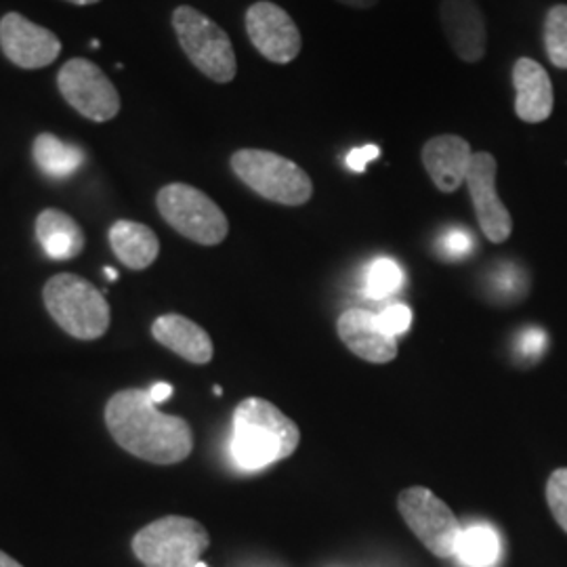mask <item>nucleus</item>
<instances>
[{
    "label": "nucleus",
    "mask_w": 567,
    "mask_h": 567,
    "mask_svg": "<svg viewBox=\"0 0 567 567\" xmlns=\"http://www.w3.org/2000/svg\"><path fill=\"white\" fill-rule=\"evenodd\" d=\"M246 34L265 60L286 65L297 60L303 49L299 25L280 4L259 0L246 11Z\"/></svg>",
    "instance_id": "10"
},
{
    "label": "nucleus",
    "mask_w": 567,
    "mask_h": 567,
    "mask_svg": "<svg viewBox=\"0 0 567 567\" xmlns=\"http://www.w3.org/2000/svg\"><path fill=\"white\" fill-rule=\"evenodd\" d=\"M210 545L206 527L182 515H168L142 527L131 548L145 567H194Z\"/></svg>",
    "instance_id": "5"
},
{
    "label": "nucleus",
    "mask_w": 567,
    "mask_h": 567,
    "mask_svg": "<svg viewBox=\"0 0 567 567\" xmlns=\"http://www.w3.org/2000/svg\"><path fill=\"white\" fill-rule=\"evenodd\" d=\"M400 515L405 526L425 545L435 557L450 559L456 555L461 540V524L452 508L437 498L429 487H405L398 498Z\"/></svg>",
    "instance_id": "8"
},
{
    "label": "nucleus",
    "mask_w": 567,
    "mask_h": 567,
    "mask_svg": "<svg viewBox=\"0 0 567 567\" xmlns=\"http://www.w3.org/2000/svg\"><path fill=\"white\" fill-rule=\"evenodd\" d=\"M42 299L51 318L74 339H102L112 322L102 290L76 274L53 276L42 288Z\"/></svg>",
    "instance_id": "3"
},
{
    "label": "nucleus",
    "mask_w": 567,
    "mask_h": 567,
    "mask_svg": "<svg viewBox=\"0 0 567 567\" xmlns=\"http://www.w3.org/2000/svg\"><path fill=\"white\" fill-rule=\"evenodd\" d=\"M105 425L122 450L154 465H177L194 450L192 426L161 412L147 389L114 393L105 405Z\"/></svg>",
    "instance_id": "1"
},
{
    "label": "nucleus",
    "mask_w": 567,
    "mask_h": 567,
    "mask_svg": "<svg viewBox=\"0 0 567 567\" xmlns=\"http://www.w3.org/2000/svg\"><path fill=\"white\" fill-rule=\"evenodd\" d=\"M547 503L555 522L567 532V468L550 473L547 482Z\"/></svg>",
    "instance_id": "24"
},
{
    "label": "nucleus",
    "mask_w": 567,
    "mask_h": 567,
    "mask_svg": "<svg viewBox=\"0 0 567 567\" xmlns=\"http://www.w3.org/2000/svg\"><path fill=\"white\" fill-rule=\"evenodd\" d=\"M379 316V322L385 328L386 332L391 337H398V334H404L408 332V328L412 324V311L402 303L389 305L386 309H383Z\"/></svg>",
    "instance_id": "25"
},
{
    "label": "nucleus",
    "mask_w": 567,
    "mask_h": 567,
    "mask_svg": "<svg viewBox=\"0 0 567 567\" xmlns=\"http://www.w3.org/2000/svg\"><path fill=\"white\" fill-rule=\"evenodd\" d=\"M440 20L456 58L466 63L484 60L487 49L486 18L477 0H442Z\"/></svg>",
    "instance_id": "13"
},
{
    "label": "nucleus",
    "mask_w": 567,
    "mask_h": 567,
    "mask_svg": "<svg viewBox=\"0 0 567 567\" xmlns=\"http://www.w3.org/2000/svg\"><path fill=\"white\" fill-rule=\"evenodd\" d=\"M337 332L347 349L370 364H389L398 358V341L365 309H349L337 322Z\"/></svg>",
    "instance_id": "14"
},
{
    "label": "nucleus",
    "mask_w": 567,
    "mask_h": 567,
    "mask_svg": "<svg viewBox=\"0 0 567 567\" xmlns=\"http://www.w3.org/2000/svg\"><path fill=\"white\" fill-rule=\"evenodd\" d=\"M32 156L37 166L51 179H68L84 164V152L79 145L63 142L51 133H41L34 140Z\"/></svg>",
    "instance_id": "20"
},
{
    "label": "nucleus",
    "mask_w": 567,
    "mask_h": 567,
    "mask_svg": "<svg viewBox=\"0 0 567 567\" xmlns=\"http://www.w3.org/2000/svg\"><path fill=\"white\" fill-rule=\"evenodd\" d=\"M107 238L118 261L135 271L147 269L161 255L158 236L147 225L137 221H116L110 227Z\"/></svg>",
    "instance_id": "19"
},
{
    "label": "nucleus",
    "mask_w": 567,
    "mask_h": 567,
    "mask_svg": "<svg viewBox=\"0 0 567 567\" xmlns=\"http://www.w3.org/2000/svg\"><path fill=\"white\" fill-rule=\"evenodd\" d=\"M473 154L475 152L463 137L437 135L423 145L421 158L433 185L444 194H452L465 185Z\"/></svg>",
    "instance_id": "15"
},
{
    "label": "nucleus",
    "mask_w": 567,
    "mask_h": 567,
    "mask_svg": "<svg viewBox=\"0 0 567 567\" xmlns=\"http://www.w3.org/2000/svg\"><path fill=\"white\" fill-rule=\"evenodd\" d=\"M337 2L347 4V7H353V9H372L379 0H337Z\"/></svg>",
    "instance_id": "30"
},
{
    "label": "nucleus",
    "mask_w": 567,
    "mask_h": 567,
    "mask_svg": "<svg viewBox=\"0 0 567 567\" xmlns=\"http://www.w3.org/2000/svg\"><path fill=\"white\" fill-rule=\"evenodd\" d=\"M152 337L189 364H208L215 355L210 334L179 313L161 316L152 324Z\"/></svg>",
    "instance_id": "17"
},
{
    "label": "nucleus",
    "mask_w": 567,
    "mask_h": 567,
    "mask_svg": "<svg viewBox=\"0 0 567 567\" xmlns=\"http://www.w3.org/2000/svg\"><path fill=\"white\" fill-rule=\"evenodd\" d=\"M147 391H150V398H152L154 404H163L173 395V385H168V383H154Z\"/></svg>",
    "instance_id": "29"
},
{
    "label": "nucleus",
    "mask_w": 567,
    "mask_h": 567,
    "mask_svg": "<svg viewBox=\"0 0 567 567\" xmlns=\"http://www.w3.org/2000/svg\"><path fill=\"white\" fill-rule=\"evenodd\" d=\"M0 567H23L20 561H16L11 555H7L4 550H0Z\"/></svg>",
    "instance_id": "31"
},
{
    "label": "nucleus",
    "mask_w": 567,
    "mask_h": 567,
    "mask_svg": "<svg viewBox=\"0 0 567 567\" xmlns=\"http://www.w3.org/2000/svg\"><path fill=\"white\" fill-rule=\"evenodd\" d=\"M543 344H545V334L538 330H529L524 339V351L527 355H536V353H540Z\"/></svg>",
    "instance_id": "28"
},
{
    "label": "nucleus",
    "mask_w": 567,
    "mask_h": 567,
    "mask_svg": "<svg viewBox=\"0 0 567 567\" xmlns=\"http://www.w3.org/2000/svg\"><path fill=\"white\" fill-rule=\"evenodd\" d=\"M194 567H208V566H206V564H203V561H198V564H196V566H194Z\"/></svg>",
    "instance_id": "34"
},
{
    "label": "nucleus",
    "mask_w": 567,
    "mask_h": 567,
    "mask_svg": "<svg viewBox=\"0 0 567 567\" xmlns=\"http://www.w3.org/2000/svg\"><path fill=\"white\" fill-rule=\"evenodd\" d=\"M301 431L278 405L264 398H246L234 410L231 454L244 471H261L292 456Z\"/></svg>",
    "instance_id": "2"
},
{
    "label": "nucleus",
    "mask_w": 567,
    "mask_h": 567,
    "mask_svg": "<svg viewBox=\"0 0 567 567\" xmlns=\"http://www.w3.org/2000/svg\"><path fill=\"white\" fill-rule=\"evenodd\" d=\"M471 248H473V240L466 236L465 231H458V229L450 231L447 236H444V240H442L444 255L452 257V259L466 257L471 252Z\"/></svg>",
    "instance_id": "26"
},
{
    "label": "nucleus",
    "mask_w": 567,
    "mask_h": 567,
    "mask_svg": "<svg viewBox=\"0 0 567 567\" xmlns=\"http://www.w3.org/2000/svg\"><path fill=\"white\" fill-rule=\"evenodd\" d=\"M0 49L23 70H41L60 58L61 42L51 30L21 13H7L0 20Z\"/></svg>",
    "instance_id": "12"
},
{
    "label": "nucleus",
    "mask_w": 567,
    "mask_h": 567,
    "mask_svg": "<svg viewBox=\"0 0 567 567\" xmlns=\"http://www.w3.org/2000/svg\"><path fill=\"white\" fill-rule=\"evenodd\" d=\"M456 557L468 567H492L501 557V540L492 527H466L461 534Z\"/></svg>",
    "instance_id": "21"
},
{
    "label": "nucleus",
    "mask_w": 567,
    "mask_h": 567,
    "mask_svg": "<svg viewBox=\"0 0 567 567\" xmlns=\"http://www.w3.org/2000/svg\"><path fill=\"white\" fill-rule=\"evenodd\" d=\"M498 164L489 152H475L466 175V189L473 200L480 227L492 244L507 243L513 234V219L496 189Z\"/></svg>",
    "instance_id": "11"
},
{
    "label": "nucleus",
    "mask_w": 567,
    "mask_h": 567,
    "mask_svg": "<svg viewBox=\"0 0 567 567\" xmlns=\"http://www.w3.org/2000/svg\"><path fill=\"white\" fill-rule=\"evenodd\" d=\"M515 114L522 122L538 124L550 118L555 107L553 82L538 61L519 58L513 65Z\"/></svg>",
    "instance_id": "16"
},
{
    "label": "nucleus",
    "mask_w": 567,
    "mask_h": 567,
    "mask_svg": "<svg viewBox=\"0 0 567 567\" xmlns=\"http://www.w3.org/2000/svg\"><path fill=\"white\" fill-rule=\"evenodd\" d=\"M68 2H72V4H81V7H84V4H95V2H102V0H68Z\"/></svg>",
    "instance_id": "33"
},
{
    "label": "nucleus",
    "mask_w": 567,
    "mask_h": 567,
    "mask_svg": "<svg viewBox=\"0 0 567 567\" xmlns=\"http://www.w3.org/2000/svg\"><path fill=\"white\" fill-rule=\"evenodd\" d=\"M381 154V150L377 145H364V147H355L349 152L347 156V166L353 171V173H364L365 166L372 161H377Z\"/></svg>",
    "instance_id": "27"
},
{
    "label": "nucleus",
    "mask_w": 567,
    "mask_h": 567,
    "mask_svg": "<svg viewBox=\"0 0 567 567\" xmlns=\"http://www.w3.org/2000/svg\"><path fill=\"white\" fill-rule=\"evenodd\" d=\"M37 240L53 261L76 259L84 248L81 225L60 208H47L37 217Z\"/></svg>",
    "instance_id": "18"
},
{
    "label": "nucleus",
    "mask_w": 567,
    "mask_h": 567,
    "mask_svg": "<svg viewBox=\"0 0 567 567\" xmlns=\"http://www.w3.org/2000/svg\"><path fill=\"white\" fill-rule=\"evenodd\" d=\"M543 37L548 61L559 70H567V4L548 9Z\"/></svg>",
    "instance_id": "22"
},
{
    "label": "nucleus",
    "mask_w": 567,
    "mask_h": 567,
    "mask_svg": "<svg viewBox=\"0 0 567 567\" xmlns=\"http://www.w3.org/2000/svg\"><path fill=\"white\" fill-rule=\"evenodd\" d=\"M402 282H404V274H402L400 265L391 259H379L368 271L365 295L370 299H385L389 295L398 292Z\"/></svg>",
    "instance_id": "23"
},
{
    "label": "nucleus",
    "mask_w": 567,
    "mask_h": 567,
    "mask_svg": "<svg viewBox=\"0 0 567 567\" xmlns=\"http://www.w3.org/2000/svg\"><path fill=\"white\" fill-rule=\"evenodd\" d=\"M61 97L81 116L93 122H107L121 112V95L93 61L70 60L58 74Z\"/></svg>",
    "instance_id": "9"
},
{
    "label": "nucleus",
    "mask_w": 567,
    "mask_h": 567,
    "mask_svg": "<svg viewBox=\"0 0 567 567\" xmlns=\"http://www.w3.org/2000/svg\"><path fill=\"white\" fill-rule=\"evenodd\" d=\"M103 271H105V278H107V280H110V282H114V280H118V271H114V269H112V267H105V269H103Z\"/></svg>",
    "instance_id": "32"
},
{
    "label": "nucleus",
    "mask_w": 567,
    "mask_h": 567,
    "mask_svg": "<svg viewBox=\"0 0 567 567\" xmlns=\"http://www.w3.org/2000/svg\"><path fill=\"white\" fill-rule=\"evenodd\" d=\"M173 28L183 53L206 79L219 84L236 79L238 61L234 44L219 23H215L198 9L182 4L173 11Z\"/></svg>",
    "instance_id": "6"
},
{
    "label": "nucleus",
    "mask_w": 567,
    "mask_h": 567,
    "mask_svg": "<svg viewBox=\"0 0 567 567\" xmlns=\"http://www.w3.org/2000/svg\"><path fill=\"white\" fill-rule=\"evenodd\" d=\"M158 213L183 238L203 246H217L229 234V221L219 204L187 183H168L156 196Z\"/></svg>",
    "instance_id": "7"
},
{
    "label": "nucleus",
    "mask_w": 567,
    "mask_h": 567,
    "mask_svg": "<svg viewBox=\"0 0 567 567\" xmlns=\"http://www.w3.org/2000/svg\"><path fill=\"white\" fill-rule=\"evenodd\" d=\"M236 177L269 203L301 206L313 196V182L303 168L276 152L238 150L231 156Z\"/></svg>",
    "instance_id": "4"
}]
</instances>
